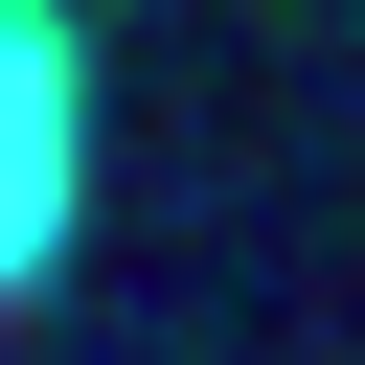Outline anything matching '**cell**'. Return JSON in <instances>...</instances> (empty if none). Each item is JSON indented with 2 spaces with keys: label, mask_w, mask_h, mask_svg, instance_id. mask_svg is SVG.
<instances>
[{
  "label": "cell",
  "mask_w": 365,
  "mask_h": 365,
  "mask_svg": "<svg viewBox=\"0 0 365 365\" xmlns=\"http://www.w3.org/2000/svg\"><path fill=\"white\" fill-rule=\"evenodd\" d=\"M68 182H91L68 0H0V297H46V274H68Z\"/></svg>",
  "instance_id": "6da1fadb"
}]
</instances>
